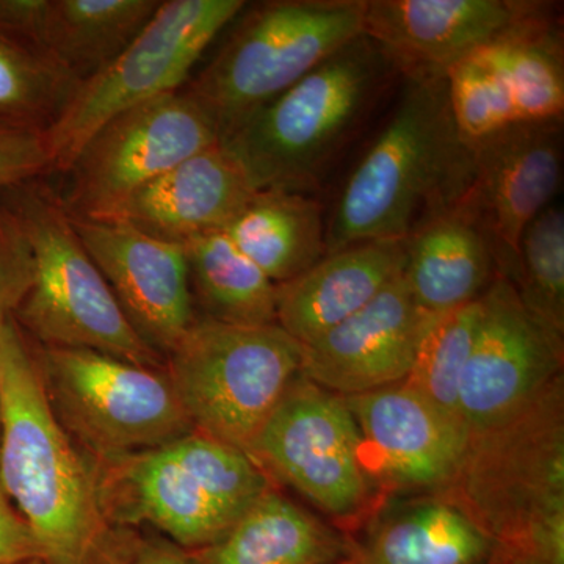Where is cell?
<instances>
[{
    "mask_svg": "<svg viewBox=\"0 0 564 564\" xmlns=\"http://www.w3.org/2000/svg\"><path fill=\"white\" fill-rule=\"evenodd\" d=\"M32 344L55 417L96 462H117L193 432L165 369Z\"/></svg>",
    "mask_w": 564,
    "mask_h": 564,
    "instance_id": "obj_9",
    "label": "cell"
},
{
    "mask_svg": "<svg viewBox=\"0 0 564 564\" xmlns=\"http://www.w3.org/2000/svg\"><path fill=\"white\" fill-rule=\"evenodd\" d=\"M193 302L204 318L231 325L276 323V292L265 273L225 231L193 237L184 243Z\"/></svg>",
    "mask_w": 564,
    "mask_h": 564,
    "instance_id": "obj_27",
    "label": "cell"
},
{
    "mask_svg": "<svg viewBox=\"0 0 564 564\" xmlns=\"http://www.w3.org/2000/svg\"><path fill=\"white\" fill-rule=\"evenodd\" d=\"M98 464L111 521L151 524L185 552L217 541L274 485L245 452L195 430Z\"/></svg>",
    "mask_w": 564,
    "mask_h": 564,
    "instance_id": "obj_6",
    "label": "cell"
},
{
    "mask_svg": "<svg viewBox=\"0 0 564 564\" xmlns=\"http://www.w3.org/2000/svg\"><path fill=\"white\" fill-rule=\"evenodd\" d=\"M486 564H505L502 560L497 558L496 555H491V558H489V562Z\"/></svg>",
    "mask_w": 564,
    "mask_h": 564,
    "instance_id": "obj_37",
    "label": "cell"
},
{
    "mask_svg": "<svg viewBox=\"0 0 564 564\" xmlns=\"http://www.w3.org/2000/svg\"><path fill=\"white\" fill-rule=\"evenodd\" d=\"M254 193L239 163L215 143L133 193L109 220L184 245L202 234L225 231Z\"/></svg>",
    "mask_w": 564,
    "mask_h": 564,
    "instance_id": "obj_19",
    "label": "cell"
},
{
    "mask_svg": "<svg viewBox=\"0 0 564 564\" xmlns=\"http://www.w3.org/2000/svg\"><path fill=\"white\" fill-rule=\"evenodd\" d=\"M473 150L456 132L445 77L406 79L326 223V254L370 240H404L463 198Z\"/></svg>",
    "mask_w": 564,
    "mask_h": 564,
    "instance_id": "obj_3",
    "label": "cell"
},
{
    "mask_svg": "<svg viewBox=\"0 0 564 564\" xmlns=\"http://www.w3.org/2000/svg\"><path fill=\"white\" fill-rule=\"evenodd\" d=\"M215 143L217 128L184 88L139 104L82 147L66 170L63 206L73 218L109 220L133 193Z\"/></svg>",
    "mask_w": 564,
    "mask_h": 564,
    "instance_id": "obj_12",
    "label": "cell"
},
{
    "mask_svg": "<svg viewBox=\"0 0 564 564\" xmlns=\"http://www.w3.org/2000/svg\"><path fill=\"white\" fill-rule=\"evenodd\" d=\"M554 7L527 0H366L362 35L404 79L445 77L475 52Z\"/></svg>",
    "mask_w": 564,
    "mask_h": 564,
    "instance_id": "obj_16",
    "label": "cell"
},
{
    "mask_svg": "<svg viewBox=\"0 0 564 564\" xmlns=\"http://www.w3.org/2000/svg\"><path fill=\"white\" fill-rule=\"evenodd\" d=\"M77 87L50 55L0 40V121L50 129Z\"/></svg>",
    "mask_w": 564,
    "mask_h": 564,
    "instance_id": "obj_29",
    "label": "cell"
},
{
    "mask_svg": "<svg viewBox=\"0 0 564 564\" xmlns=\"http://www.w3.org/2000/svg\"><path fill=\"white\" fill-rule=\"evenodd\" d=\"M0 481L31 525L44 564H126L140 544L115 524L101 470L55 417L32 340L0 328Z\"/></svg>",
    "mask_w": 564,
    "mask_h": 564,
    "instance_id": "obj_1",
    "label": "cell"
},
{
    "mask_svg": "<svg viewBox=\"0 0 564 564\" xmlns=\"http://www.w3.org/2000/svg\"><path fill=\"white\" fill-rule=\"evenodd\" d=\"M404 243V280L426 314L475 302L499 276L491 243L456 206L423 223Z\"/></svg>",
    "mask_w": 564,
    "mask_h": 564,
    "instance_id": "obj_22",
    "label": "cell"
},
{
    "mask_svg": "<svg viewBox=\"0 0 564 564\" xmlns=\"http://www.w3.org/2000/svg\"><path fill=\"white\" fill-rule=\"evenodd\" d=\"M303 345L273 325L198 317L165 358V370L193 430L248 455L293 381Z\"/></svg>",
    "mask_w": 564,
    "mask_h": 564,
    "instance_id": "obj_8",
    "label": "cell"
},
{
    "mask_svg": "<svg viewBox=\"0 0 564 564\" xmlns=\"http://www.w3.org/2000/svg\"><path fill=\"white\" fill-rule=\"evenodd\" d=\"M245 6L243 0H163L128 50L82 82L46 129L54 172L66 173L82 147L121 111L184 88L204 51Z\"/></svg>",
    "mask_w": 564,
    "mask_h": 564,
    "instance_id": "obj_11",
    "label": "cell"
},
{
    "mask_svg": "<svg viewBox=\"0 0 564 564\" xmlns=\"http://www.w3.org/2000/svg\"><path fill=\"white\" fill-rule=\"evenodd\" d=\"M347 536L272 486L223 536L187 552L188 564H334Z\"/></svg>",
    "mask_w": 564,
    "mask_h": 564,
    "instance_id": "obj_23",
    "label": "cell"
},
{
    "mask_svg": "<svg viewBox=\"0 0 564 564\" xmlns=\"http://www.w3.org/2000/svg\"><path fill=\"white\" fill-rule=\"evenodd\" d=\"M33 560L43 562L40 543L0 481V564Z\"/></svg>",
    "mask_w": 564,
    "mask_h": 564,
    "instance_id": "obj_35",
    "label": "cell"
},
{
    "mask_svg": "<svg viewBox=\"0 0 564 564\" xmlns=\"http://www.w3.org/2000/svg\"><path fill=\"white\" fill-rule=\"evenodd\" d=\"M347 534L348 564H486L492 541L454 503L415 497L381 508Z\"/></svg>",
    "mask_w": 564,
    "mask_h": 564,
    "instance_id": "obj_21",
    "label": "cell"
},
{
    "mask_svg": "<svg viewBox=\"0 0 564 564\" xmlns=\"http://www.w3.org/2000/svg\"><path fill=\"white\" fill-rule=\"evenodd\" d=\"M433 496L458 507L505 564H564V375L469 436L455 477Z\"/></svg>",
    "mask_w": 564,
    "mask_h": 564,
    "instance_id": "obj_2",
    "label": "cell"
},
{
    "mask_svg": "<svg viewBox=\"0 0 564 564\" xmlns=\"http://www.w3.org/2000/svg\"><path fill=\"white\" fill-rule=\"evenodd\" d=\"M470 150L473 177L456 207L485 234L500 276L511 281L525 229L562 184L563 120L516 122Z\"/></svg>",
    "mask_w": 564,
    "mask_h": 564,
    "instance_id": "obj_14",
    "label": "cell"
},
{
    "mask_svg": "<svg viewBox=\"0 0 564 564\" xmlns=\"http://www.w3.org/2000/svg\"><path fill=\"white\" fill-rule=\"evenodd\" d=\"M432 317L414 302L403 273L359 313L304 345L302 375L340 397L402 383Z\"/></svg>",
    "mask_w": 564,
    "mask_h": 564,
    "instance_id": "obj_18",
    "label": "cell"
},
{
    "mask_svg": "<svg viewBox=\"0 0 564 564\" xmlns=\"http://www.w3.org/2000/svg\"><path fill=\"white\" fill-rule=\"evenodd\" d=\"M18 564H44L41 560H33V562L18 563Z\"/></svg>",
    "mask_w": 564,
    "mask_h": 564,
    "instance_id": "obj_38",
    "label": "cell"
},
{
    "mask_svg": "<svg viewBox=\"0 0 564 564\" xmlns=\"http://www.w3.org/2000/svg\"><path fill=\"white\" fill-rule=\"evenodd\" d=\"M162 3L163 0H47L44 54L82 84L120 57Z\"/></svg>",
    "mask_w": 564,
    "mask_h": 564,
    "instance_id": "obj_25",
    "label": "cell"
},
{
    "mask_svg": "<svg viewBox=\"0 0 564 564\" xmlns=\"http://www.w3.org/2000/svg\"><path fill=\"white\" fill-rule=\"evenodd\" d=\"M35 274L31 243L20 218L0 199V328L13 317Z\"/></svg>",
    "mask_w": 564,
    "mask_h": 564,
    "instance_id": "obj_32",
    "label": "cell"
},
{
    "mask_svg": "<svg viewBox=\"0 0 564 564\" xmlns=\"http://www.w3.org/2000/svg\"><path fill=\"white\" fill-rule=\"evenodd\" d=\"M70 221L132 328L166 358L198 318L184 245L154 239L124 221Z\"/></svg>",
    "mask_w": 564,
    "mask_h": 564,
    "instance_id": "obj_17",
    "label": "cell"
},
{
    "mask_svg": "<svg viewBox=\"0 0 564 564\" xmlns=\"http://www.w3.org/2000/svg\"><path fill=\"white\" fill-rule=\"evenodd\" d=\"M399 74L359 36L252 111L220 143L252 188L307 193Z\"/></svg>",
    "mask_w": 564,
    "mask_h": 564,
    "instance_id": "obj_4",
    "label": "cell"
},
{
    "mask_svg": "<svg viewBox=\"0 0 564 564\" xmlns=\"http://www.w3.org/2000/svg\"><path fill=\"white\" fill-rule=\"evenodd\" d=\"M248 456L273 484L300 494L347 536L383 500L367 473L361 434L344 397L300 373Z\"/></svg>",
    "mask_w": 564,
    "mask_h": 564,
    "instance_id": "obj_10",
    "label": "cell"
},
{
    "mask_svg": "<svg viewBox=\"0 0 564 564\" xmlns=\"http://www.w3.org/2000/svg\"><path fill=\"white\" fill-rule=\"evenodd\" d=\"M404 240H370L326 254L278 284L276 323L296 343H314L373 302L404 273Z\"/></svg>",
    "mask_w": 564,
    "mask_h": 564,
    "instance_id": "obj_20",
    "label": "cell"
},
{
    "mask_svg": "<svg viewBox=\"0 0 564 564\" xmlns=\"http://www.w3.org/2000/svg\"><path fill=\"white\" fill-rule=\"evenodd\" d=\"M0 415H2V397H0Z\"/></svg>",
    "mask_w": 564,
    "mask_h": 564,
    "instance_id": "obj_39",
    "label": "cell"
},
{
    "mask_svg": "<svg viewBox=\"0 0 564 564\" xmlns=\"http://www.w3.org/2000/svg\"><path fill=\"white\" fill-rule=\"evenodd\" d=\"M366 0H267L247 10L184 90L223 137L362 36Z\"/></svg>",
    "mask_w": 564,
    "mask_h": 564,
    "instance_id": "obj_7",
    "label": "cell"
},
{
    "mask_svg": "<svg viewBox=\"0 0 564 564\" xmlns=\"http://www.w3.org/2000/svg\"><path fill=\"white\" fill-rule=\"evenodd\" d=\"M445 87L456 132L467 148L521 122L502 82L475 55L447 70Z\"/></svg>",
    "mask_w": 564,
    "mask_h": 564,
    "instance_id": "obj_31",
    "label": "cell"
},
{
    "mask_svg": "<svg viewBox=\"0 0 564 564\" xmlns=\"http://www.w3.org/2000/svg\"><path fill=\"white\" fill-rule=\"evenodd\" d=\"M40 180L0 192V199L20 218L35 267L14 322L40 347L84 348L165 369V358L126 318L77 236L61 195Z\"/></svg>",
    "mask_w": 564,
    "mask_h": 564,
    "instance_id": "obj_5",
    "label": "cell"
},
{
    "mask_svg": "<svg viewBox=\"0 0 564 564\" xmlns=\"http://www.w3.org/2000/svg\"><path fill=\"white\" fill-rule=\"evenodd\" d=\"M552 10L474 54L502 82L521 122L563 120V35Z\"/></svg>",
    "mask_w": 564,
    "mask_h": 564,
    "instance_id": "obj_26",
    "label": "cell"
},
{
    "mask_svg": "<svg viewBox=\"0 0 564 564\" xmlns=\"http://www.w3.org/2000/svg\"><path fill=\"white\" fill-rule=\"evenodd\" d=\"M478 302L458 403L467 437L518 413L563 377L564 336L527 310L510 281L499 274Z\"/></svg>",
    "mask_w": 564,
    "mask_h": 564,
    "instance_id": "obj_13",
    "label": "cell"
},
{
    "mask_svg": "<svg viewBox=\"0 0 564 564\" xmlns=\"http://www.w3.org/2000/svg\"><path fill=\"white\" fill-rule=\"evenodd\" d=\"M46 7L47 0H0V40L44 54Z\"/></svg>",
    "mask_w": 564,
    "mask_h": 564,
    "instance_id": "obj_34",
    "label": "cell"
},
{
    "mask_svg": "<svg viewBox=\"0 0 564 564\" xmlns=\"http://www.w3.org/2000/svg\"><path fill=\"white\" fill-rule=\"evenodd\" d=\"M126 564H188L187 552L169 540H141Z\"/></svg>",
    "mask_w": 564,
    "mask_h": 564,
    "instance_id": "obj_36",
    "label": "cell"
},
{
    "mask_svg": "<svg viewBox=\"0 0 564 564\" xmlns=\"http://www.w3.org/2000/svg\"><path fill=\"white\" fill-rule=\"evenodd\" d=\"M519 299L544 325L564 336V214L545 207L525 229L518 269L510 281Z\"/></svg>",
    "mask_w": 564,
    "mask_h": 564,
    "instance_id": "obj_30",
    "label": "cell"
},
{
    "mask_svg": "<svg viewBox=\"0 0 564 564\" xmlns=\"http://www.w3.org/2000/svg\"><path fill=\"white\" fill-rule=\"evenodd\" d=\"M54 172L46 129L0 121V192Z\"/></svg>",
    "mask_w": 564,
    "mask_h": 564,
    "instance_id": "obj_33",
    "label": "cell"
},
{
    "mask_svg": "<svg viewBox=\"0 0 564 564\" xmlns=\"http://www.w3.org/2000/svg\"><path fill=\"white\" fill-rule=\"evenodd\" d=\"M334 564H348L347 558L343 560V562L334 563Z\"/></svg>",
    "mask_w": 564,
    "mask_h": 564,
    "instance_id": "obj_40",
    "label": "cell"
},
{
    "mask_svg": "<svg viewBox=\"0 0 564 564\" xmlns=\"http://www.w3.org/2000/svg\"><path fill=\"white\" fill-rule=\"evenodd\" d=\"M344 399L381 499L393 494L429 496L447 488L469 440L462 423L403 381Z\"/></svg>",
    "mask_w": 564,
    "mask_h": 564,
    "instance_id": "obj_15",
    "label": "cell"
},
{
    "mask_svg": "<svg viewBox=\"0 0 564 564\" xmlns=\"http://www.w3.org/2000/svg\"><path fill=\"white\" fill-rule=\"evenodd\" d=\"M225 232L274 284L300 276L326 256L322 206L307 193L256 192Z\"/></svg>",
    "mask_w": 564,
    "mask_h": 564,
    "instance_id": "obj_24",
    "label": "cell"
},
{
    "mask_svg": "<svg viewBox=\"0 0 564 564\" xmlns=\"http://www.w3.org/2000/svg\"><path fill=\"white\" fill-rule=\"evenodd\" d=\"M478 300L430 318L403 381L458 422L459 391L480 318Z\"/></svg>",
    "mask_w": 564,
    "mask_h": 564,
    "instance_id": "obj_28",
    "label": "cell"
}]
</instances>
